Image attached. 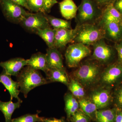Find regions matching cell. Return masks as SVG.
Here are the masks:
<instances>
[{
    "label": "cell",
    "mask_w": 122,
    "mask_h": 122,
    "mask_svg": "<svg viewBox=\"0 0 122 122\" xmlns=\"http://www.w3.org/2000/svg\"><path fill=\"white\" fill-rule=\"evenodd\" d=\"M103 70L101 65L92 60L85 61L72 73L71 77L79 82L86 89L97 86Z\"/></svg>",
    "instance_id": "6da1fadb"
},
{
    "label": "cell",
    "mask_w": 122,
    "mask_h": 122,
    "mask_svg": "<svg viewBox=\"0 0 122 122\" xmlns=\"http://www.w3.org/2000/svg\"><path fill=\"white\" fill-rule=\"evenodd\" d=\"M20 91L26 98L29 92L39 86L49 83L38 70L27 66L23 68L16 76Z\"/></svg>",
    "instance_id": "7a4b0ae2"
},
{
    "label": "cell",
    "mask_w": 122,
    "mask_h": 122,
    "mask_svg": "<svg viewBox=\"0 0 122 122\" xmlns=\"http://www.w3.org/2000/svg\"><path fill=\"white\" fill-rule=\"evenodd\" d=\"M77 31L73 41L87 46L93 45L105 37L104 31L93 24H85L76 27Z\"/></svg>",
    "instance_id": "3957f363"
},
{
    "label": "cell",
    "mask_w": 122,
    "mask_h": 122,
    "mask_svg": "<svg viewBox=\"0 0 122 122\" xmlns=\"http://www.w3.org/2000/svg\"><path fill=\"white\" fill-rule=\"evenodd\" d=\"M122 82V65L111 64L103 70L98 86L111 90Z\"/></svg>",
    "instance_id": "277c9868"
},
{
    "label": "cell",
    "mask_w": 122,
    "mask_h": 122,
    "mask_svg": "<svg viewBox=\"0 0 122 122\" xmlns=\"http://www.w3.org/2000/svg\"><path fill=\"white\" fill-rule=\"evenodd\" d=\"M77 13L76 17L78 25H80L92 24L97 18L101 17L102 11L94 0H82Z\"/></svg>",
    "instance_id": "5b68a950"
},
{
    "label": "cell",
    "mask_w": 122,
    "mask_h": 122,
    "mask_svg": "<svg viewBox=\"0 0 122 122\" xmlns=\"http://www.w3.org/2000/svg\"><path fill=\"white\" fill-rule=\"evenodd\" d=\"M91 51L87 46L75 43L68 46L65 54L66 62L70 68L79 66L81 61L90 55Z\"/></svg>",
    "instance_id": "8992f818"
},
{
    "label": "cell",
    "mask_w": 122,
    "mask_h": 122,
    "mask_svg": "<svg viewBox=\"0 0 122 122\" xmlns=\"http://www.w3.org/2000/svg\"><path fill=\"white\" fill-rule=\"evenodd\" d=\"M87 97L95 104L98 110L107 109L113 103L111 90L97 86L91 89Z\"/></svg>",
    "instance_id": "52a82bcc"
},
{
    "label": "cell",
    "mask_w": 122,
    "mask_h": 122,
    "mask_svg": "<svg viewBox=\"0 0 122 122\" xmlns=\"http://www.w3.org/2000/svg\"><path fill=\"white\" fill-rule=\"evenodd\" d=\"M20 24L26 30L35 33L39 30L50 27L46 14L41 12H28Z\"/></svg>",
    "instance_id": "ba28073f"
},
{
    "label": "cell",
    "mask_w": 122,
    "mask_h": 122,
    "mask_svg": "<svg viewBox=\"0 0 122 122\" xmlns=\"http://www.w3.org/2000/svg\"><path fill=\"white\" fill-rule=\"evenodd\" d=\"M3 12L6 18L15 24H20L28 13L24 7L12 0H0Z\"/></svg>",
    "instance_id": "9c48e42d"
},
{
    "label": "cell",
    "mask_w": 122,
    "mask_h": 122,
    "mask_svg": "<svg viewBox=\"0 0 122 122\" xmlns=\"http://www.w3.org/2000/svg\"><path fill=\"white\" fill-rule=\"evenodd\" d=\"M92 45L93 52L92 59L97 61L101 65L107 64L111 61L113 56V50L105 42L103 38Z\"/></svg>",
    "instance_id": "30bf717a"
},
{
    "label": "cell",
    "mask_w": 122,
    "mask_h": 122,
    "mask_svg": "<svg viewBox=\"0 0 122 122\" xmlns=\"http://www.w3.org/2000/svg\"><path fill=\"white\" fill-rule=\"evenodd\" d=\"M77 29H61L56 30L54 47L62 48L65 47L66 45L73 41L76 36Z\"/></svg>",
    "instance_id": "8fae6325"
},
{
    "label": "cell",
    "mask_w": 122,
    "mask_h": 122,
    "mask_svg": "<svg viewBox=\"0 0 122 122\" xmlns=\"http://www.w3.org/2000/svg\"><path fill=\"white\" fill-rule=\"evenodd\" d=\"M105 37L115 41L122 40V24L111 21L100 23Z\"/></svg>",
    "instance_id": "7c38bea8"
},
{
    "label": "cell",
    "mask_w": 122,
    "mask_h": 122,
    "mask_svg": "<svg viewBox=\"0 0 122 122\" xmlns=\"http://www.w3.org/2000/svg\"><path fill=\"white\" fill-rule=\"evenodd\" d=\"M25 66H27L26 60L21 58H16L0 63V66L10 76H17Z\"/></svg>",
    "instance_id": "4fadbf2b"
},
{
    "label": "cell",
    "mask_w": 122,
    "mask_h": 122,
    "mask_svg": "<svg viewBox=\"0 0 122 122\" xmlns=\"http://www.w3.org/2000/svg\"><path fill=\"white\" fill-rule=\"evenodd\" d=\"M48 69H55L66 71L63 65L62 55L57 49L49 48L46 54Z\"/></svg>",
    "instance_id": "5bb4252c"
},
{
    "label": "cell",
    "mask_w": 122,
    "mask_h": 122,
    "mask_svg": "<svg viewBox=\"0 0 122 122\" xmlns=\"http://www.w3.org/2000/svg\"><path fill=\"white\" fill-rule=\"evenodd\" d=\"M0 82L9 91L11 96V100L13 98H16L18 101L21 100L18 97L20 91L19 90L20 86L17 81H13L11 76L6 73L4 70L0 74Z\"/></svg>",
    "instance_id": "9a60e30c"
},
{
    "label": "cell",
    "mask_w": 122,
    "mask_h": 122,
    "mask_svg": "<svg viewBox=\"0 0 122 122\" xmlns=\"http://www.w3.org/2000/svg\"><path fill=\"white\" fill-rule=\"evenodd\" d=\"M100 23L111 21L122 24V15L114 7L113 4L105 6L102 11Z\"/></svg>",
    "instance_id": "2e32d148"
},
{
    "label": "cell",
    "mask_w": 122,
    "mask_h": 122,
    "mask_svg": "<svg viewBox=\"0 0 122 122\" xmlns=\"http://www.w3.org/2000/svg\"><path fill=\"white\" fill-rule=\"evenodd\" d=\"M60 12L62 17L67 20L76 17L78 7L73 0H63L59 3Z\"/></svg>",
    "instance_id": "e0dca14e"
},
{
    "label": "cell",
    "mask_w": 122,
    "mask_h": 122,
    "mask_svg": "<svg viewBox=\"0 0 122 122\" xmlns=\"http://www.w3.org/2000/svg\"><path fill=\"white\" fill-rule=\"evenodd\" d=\"M47 80L51 82H61L68 86L70 79L66 71L55 69H48L45 73Z\"/></svg>",
    "instance_id": "ac0fdd59"
},
{
    "label": "cell",
    "mask_w": 122,
    "mask_h": 122,
    "mask_svg": "<svg viewBox=\"0 0 122 122\" xmlns=\"http://www.w3.org/2000/svg\"><path fill=\"white\" fill-rule=\"evenodd\" d=\"M27 66L34 69L40 70L45 72L48 70L46 54L38 53L33 55L30 59H26Z\"/></svg>",
    "instance_id": "d6986e66"
},
{
    "label": "cell",
    "mask_w": 122,
    "mask_h": 122,
    "mask_svg": "<svg viewBox=\"0 0 122 122\" xmlns=\"http://www.w3.org/2000/svg\"><path fill=\"white\" fill-rule=\"evenodd\" d=\"M78 100L82 111L89 116L92 121L95 122L98 110L95 104L87 96Z\"/></svg>",
    "instance_id": "ffe728a7"
},
{
    "label": "cell",
    "mask_w": 122,
    "mask_h": 122,
    "mask_svg": "<svg viewBox=\"0 0 122 122\" xmlns=\"http://www.w3.org/2000/svg\"><path fill=\"white\" fill-rule=\"evenodd\" d=\"M65 111L67 120L69 122L71 117L80 108L78 100L71 93H67L64 96Z\"/></svg>",
    "instance_id": "44dd1931"
},
{
    "label": "cell",
    "mask_w": 122,
    "mask_h": 122,
    "mask_svg": "<svg viewBox=\"0 0 122 122\" xmlns=\"http://www.w3.org/2000/svg\"><path fill=\"white\" fill-rule=\"evenodd\" d=\"M12 100L8 102L0 101V111L4 116L5 122H11L12 116L15 110L18 109L21 106L22 100L18 101L17 102L14 103Z\"/></svg>",
    "instance_id": "7402d4cb"
},
{
    "label": "cell",
    "mask_w": 122,
    "mask_h": 122,
    "mask_svg": "<svg viewBox=\"0 0 122 122\" xmlns=\"http://www.w3.org/2000/svg\"><path fill=\"white\" fill-rule=\"evenodd\" d=\"M67 86L71 93L77 100L87 97L86 89L74 79L71 77L69 83Z\"/></svg>",
    "instance_id": "603a6c76"
},
{
    "label": "cell",
    "mask_w": 122,
    "mask_h": 122,
    "mask_svg": "<svg viewBox=\"0 0 122 122\" xmlns=\"http://www.w3.org/2000/svg\"><path fill=\"white\" fill-rule=\"evenodd\" d=\"M117 108L98 110L96 113V122H115Z\"/></svg>",
    "instance_id": "cb8c5ba5"
},
{
    "label": "cell",
    "mask_w": 122,
    "mask_h": 122,
    "mask_svg": "<svg viewBox=\"0 0 122 122\" xmlns=\"http://www.w3.org/2000/svg\"><path fill=\"white\" fill-rule=\"evenodd\" d=\"M55 32L56 30L49 27L39 30L36 34L44 40L49 48H54Z\"/></svg>",
    "instance_id": "d4e9b609"
},
{
    "label": "cell",
    "mask_w": 122,
    "mask_h": 122,
    "mask_svg": "<svg viewBox=\"0 0 122 122\" xmlns=\"http://www.w3.org/2000/svg\"><path fill=\"white\" fill-rule=\"evenodd\" d=\"M46 16L49 23L53 27L54 29H72L71 23L69 21L60 18H57L52 16L46 15Z\"/></svg>",
    "instance_id": "484cf974"
},
{
    "label": "cell",
    "mask_w": 122,
    "mask_h": 122,
    "mask_svg": "<svg viewBox=\"0 0 122 122\" xmlns=\"http://www.w3.org/2000/svg\"><path fill=\"white\" fill-rule=\"evenodd\" d=\"M113 96L115 107L122 110V82L114 88Z\"/></svg>",
    "instance_id": "4316f807"
},
{
    "label": "cell",
    "mask_w": 122,
    "mask_h": 122,
    "mask_svg": "<svg viewBox=\"0 0 122 122\" xmlns=\"http://www.w3.org/2000/svg\"><path fill=\"white\" fill-rule=\"evenodd\" d=\"M27 3L29 11L46 14L44 0H27Z\"/></svg>",
    "instance_id": "83f0119b"
},
{
    "label": "cell",
    "mask_w": 122,
    "mask_h": 122,
    "mask_svg": "<svg viewBox=\"0 0 122 122\" xmlns=\"http://www.w3.org/2000/svg\"><path fill=\"white\" fill-rule=\"evenodd\" d=\"M42 117H39L38 113L26 114L13 119L11 122H42Z\"/></svg>",
    "instance_id": "f1b7e54d"
},
{
    "label": "cell",
    "mask_w": 122,
    "mask_h": 122,
    "mask_svg": "<svg viewBox=\"0 0 122 122\" xmlns=\"http://www.w3.org/2000/svg\"><path fill=\"white\" fill-rule=\"evenodd\" d=\"M91 121L90 118L79 108L71 117L69 122H91Z\"/></svg>",
    "instance_id": "f546056e"
},
{
    "label": "cell",
    "mask_w": 122,
    "mask_h": 122,
    "mask_svg": "<svg viewBox=\"0 0 122 122\" xmlns=\"http://www.w3.org/2000/svg\"><path fill=\"white\" fill-rule=\"evenodd\" d=\"M44 9L45 13H49L51 11L52 7L58 3L57 0H44Z\"/></svg>",
    "instance_id": "4dcf8cb0"
},
{
    "label": "cell",
    "mask_w": 122,
    "mask_h": 122,
    "mask_svg": "<svg viewBox=\"0 0 122 122\" xmlns=\"http://www.w3.org/2000/svg\"><path fill=\"white\" fill-rule=\"evenodd\" d=\"M115 49L118 53V62L122 65V40L116 44Z\"/></svg>",
    "instance_id": "1f68e13d"
},
{
    "label": "cell",
    "mask_w": 122,
    "mask_h": 122,
    "mask_svg": "<svg viewBox=\"0 0 122 122\" xmlns=\"http://www.w3.org/2000/svg\"><path fill=\"white\" fill-rule=\"evenodd\" d=\"M42 122H66L65 118L62 117L60 119L54 118H46L42 117Z\"/></svg>",
    "instance_id": "d6a6232c"
},
{
    "label": "cell",
    "mask_w": 122,
    "mask_h": 122,
    "mask_svg": "<svg viewBox=\"0 0 122 122\" xmlns=\"http://www.w3.org/2000/svg\"><path fill=\"white\" fill-rule=\"evenodd\" d=\"M99 7L106 6L107 5L113 4L115 0H94Z\"/></svg>",
    "instance_id": "836d02e7"
},
{
    "label": "cell",
    "mask_w": 122,
    "mask_h": 122,
    "mask_svg": "<svg viewBox=\"0 0 122 122\" xmlns=\"http://www.w3.org/2000/svg\"><path fill=\"white\" fill-rule=\"evenodd\" d=\"M113 4L114 7L122 15V0H115Z\"/></svg>",
    "instance_id": "e575fe53"
},
{
    "label": "cell",
    "mask_w": 122,
    "mask_h": 122,
    "mask_svg": "<svg viewBox=\"0 0 122 122\" xmlns=\"http://www.w3.org/2000/svg\"><path fill=\"white\" fill-rule=\"evenodd\" d=\"M115 122H122V110L117 109Z\"/></svg>",
    "instance_id": "d590c367"
},
{
    "label": "cell",
    "mask_w": 122,
    "mask_h": 122,
    "mask_svg": "<svg viewBox=\"0 0 122 122\" xmlns=\"http://www.w3.org/2000/svg\"><path fill=\"white\" fill-rule=\"evenodd\" d=\"M12 0L29 10L28 7L27 5V0Z\"/></svg>",
    "instance_id": "8d00e7d4"
}]
</instances>
